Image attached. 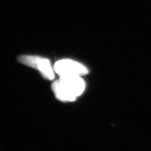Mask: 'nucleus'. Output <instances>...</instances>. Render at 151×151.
Wrapping results in <instances>:
<instances>
[{"label": "nucleus", "mask_w": 151, "mask_h": 151, "mask_svg": "<svg viewBox=\"0 0 151 151\" xmlns=\"http://www.w3.org/2000/svg\"><path fill=\"white\" fill-rule=\"evenodd\" d=\"M55 72L60 77L83 76L88 74L89 71L86 66L80 62L72 60L65 59L59 60L53 67Z\"/></svg>", "instance_id": "7ed1b4c3"}, {"label": "nucleus", "mask_w": 151, "mask_h": 151, "mask_svg": "<svg viewBox=\"0 0 151 151\" xmlns=\"http://www.w3.org/2000/svg\"><path fill=\"white\" fill-rule=\"evenodd\" d=\"M19 62L23 65L37 69L44 78L52 80L55 71L50 60L46 58L35 55H22L18 58Z\"/></svg>", "instance_id": "f03ea898"}, {"label": "nucleus", "mask_w": 151, "mask_h": 151, "mask_svg": "<svg viewBox=\"0 0 151 151\" xmlns=\"http://www.w3.org/2000/svg\"><path fill=\"white\" fill-rule=\"evenodd\" d=\"M86 83L81 76L60 77L52 85L56 98L62 101H73L84 92Z\"/></svg>", "instance_id": "f257e3e1"}]
</instances>
